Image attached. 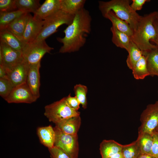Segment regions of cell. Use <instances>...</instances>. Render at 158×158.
Segmentation results:
<instances>
[{
  "label": "cell",
  "mask_w": 158,
  "mask_h": 158,
  "mask_svg": "<svg viewBox=\"0 0 158 158\" xmlns=\"http://www.w3.org/2000/svg\"><path fill=\"white\" fill-rule=\"evenodd\" d=\"M92 20L89 12L84 8L75 15L72 23L63 31L64 37L57 38V41L63 44L59 53L76 52L84 46L91 32Z\"/></svg>",
  "instance_id": "obj_1"
},
{
  "label": "cell",
  "mask_w": 158,
  "mask_h": 158,
  "mask_svg": "<svg viewBox=\"0 0 158 158\" xmlns=\"http://www.w3.org/2000/svg\"><path fill=\"white\" fill-rule=\"evenodd\" d=\"M156 11L141 16L131 39L143 53L157 48L150 41L154 40L157 36L153 22L155 18Z\"/></svg>",
  "instance_id": "obj_2"
},
{
  "label": "cell",
  "mask_w": 158,
  "mask_h": 158,
  "mask_svg": "<svg viewBox=\"0 0 158 158\" xmlns=\"http://www.w3.org/2000/svg\"><path fill=\"white\" fill-rule=\"evenodd\" d=\"M98 4L103 16L108 11H112L118 17L127 22L134 30L136 28L141 16L132 10L129 0L99 1Z\"/></svg>",
  "instance_id": "obj_3"
},
{
  "label": "cell",
  "mask_w": 158,
  "mask_h": 158,
  "mask_svg": "<svg viewBox=\"0 0 158 158\" xmlns=\"http://www.w3.org/2000/svg\"><path fill=\"white\" fill-rule=\"evenodd\" d=\"M75 15L69 14L60 10L44 20L42 29L39 34L33 41L38 42L45 40L58 31L61 25L66 24L68 25L72 22Z\"/></svg>",
  "instance_id": "obj_4"
},
{
  "label": "cell",
  "mask_w": 158,
  "mask_h": 158,
  "mask_svg": "<svg viewBox=\"0 0 158 158\" xmlns=\"http://www.w3.org/2000/svg\"><path fill=\"white\" fill-rule=\"evenodd\" d=\"M80 112L72 109L68 105L66 97L44 107V115L50 122L55 124L68 118L80 116Z\"/></svg>",
  "instance_id": "obj_5"
},
{
  "label": "cell",
  "mask_w": 158,
  "mask_h": 158,
  "mask_svg": "<svg viewBox=\"0 0 158 158\" xmlns=\"http://www.w3.org/2000/svg\"><path fill=\"white\" fill-rule=\"evenodd\" d=\"M53 49L44 40L25 44L22 53L24 60L29 65H32L40 62L44 56L47 53H50Z\"/></svg>",
  "instance_id": "obj_6"
},
{
  "label": "cell",
  "mask_w": 158,
  "mask_h": 158,
  "mask_svg": "<svg viewBox=\"0 0 158 158\" xmlns=\"http://www.w3.org/2000/svg\"><path fill=\"white\" fill-rule=\"evenodd\" d=\"M54 146L66 152L71 158H77L79 152V143L77 135H71L63 133L56 126Z\"/></svg>",
  "instance_id": "obj_7"
},
{
  "label": "cell",
  "mask_w": 158,
  "mask_h": 158,
  "mask_svg": "<svg viewBox=\"0 0 158 158\" xmlns=\"http://www.w3.org/2000/svg\"><path fill=\"white\" fill-rule=\"evenodd\" d=\"M141 123L139 128L138 135L147 133L152 135L158 125V100L148 105L140 117Z\"/></svg>",
  "instance_id": "obj_8"
},
{
  "label": "cell",
  "mask_w": 158,
  "mask_h": 158,
  "mask_svg": "<svg viewBox=\"0 0 158 158\" xmlns=\"http://www.w3.org/2000/svg\"><path fill=\"white\" fill-rule=\"evenodd\" d=\"M0 42V65L7 73L24 59L21 52L13 49L1 40Z\"/></svg>",
  "instance_id": "obj_9"
},
{
  "label": "cell",
  "mask_w": 158,
  "mask_h": 158,
  "mask_svg": "<svg viewBox=\"0 0 158 158\" xmlns=\"http://www.w3.org/2000/svg\"><path fill=\"white\" fill-rule=\"evenodd\" d=\"M37 99L27 83H25L14 87L5 100L9 103L30 104L35 102Z\"/></svg>",
  "instance_id": "obj_10"
},
{
  "label": "cell",
  "mask_w": 158,
  "mask_h": 158,
  "mask_svg": "<svg viewBox=\"0 0 158 158\" xmlns=\"http://www.w3.org/2000/svg\"><path fill=\"white\" fill-rule=\"evenodd\" d=\"M29 67V65L23 59L7 73L8 78L14 87L26 83Z\"/></svg>",
  "instance_id": "obj_11"
},
{
  "label": "cell",
  "mask_w": 158,
  "mask_h": 158,
  "mask_svg": "<svg viewBox=\"0 0 158 158\" xmlns=\"http://www.w3.org/2000/svg\"><path fill=\"white\" fill-rule=\"evenodd\" d=\"M44 23V20H36L29 13L23 35V42L26 44L34 41L40 32Z\"/></svg>",
  "instance_id": "obj_12"
},
{
  "label": "cell",
  "mask_w": 158,
  "mask_h": 158,
  "mask_svg": "<svg viewBox=\"0 0 158 158\" xmlns=\"http://www.w3.org/2000/svg\"><path fill=\"white\" fill-rule=\"evenodd\" d=\"M40 62L35 64L29 65L26 81V83L37 99L40 96Z\"/></svg>",
  "instance_id": "obj_13"
},
{
  "label": "cell",
  "mask_w": 158,
  "mask_h": 158,
  "mask_svg": "<svg viewBox=\"0 0 158 158\" xmlns=\"http://www.w3.org/2000/svg\"><path fill=\"white\" fill-rule=\"evenodd\" d=\"M61 0H46L34 14L33 18L43 20L60 10Z\"/></svg>",
  "instance_id": "obj_14"
},
{
  "label": "cell",
  "mask_w": 158,
  "mask_h": 158,
  "mask_svg": "<svg viewBox=\"0 0 158 158\" xmlns=\"http://www.w3.org/2000/svg\"><path fill=\"white\" fill-rule=\"evenodd\" d=\"M81 124L80 116L73 117L55 124V126L64 133L77 135Z\"/></svg>",
  "instance_id": "obj_15"
},
{
  "label": "cell",
  "mask_w": 158,
  "mask_h": 158,
  "mask_svg": "<svg viewBox=\"0 0 158 158\" xmlns=\"http://www.w3.org/2000/svg\"><path fill=\"white\" fill-rule=\"evenodd\" d=\"M29 14V13H26L23 14L10 24L6 28L23 42V35Z\"/></svg>",
  "instance_id": "obj_16"
},
{
  "label": "cell",
  "mask_w": 158,
  "mask_h": 158,
  "mask_svg": "<svg viewBox=\"0 0 158 158\" xmlns=\"http://www.w3.org/2000/svg\"><path fill=\"white\" fill-rule=\"evenodd\" d=\"M37 134L40 142L48 149L54 146L55 133L51 126L38 127L37 129Z\"/></svg>",
  "instance_id": "obj_17"
},
{
  "label": "cell",
  "mask_w": 158,
  "mask_h": 158,
  "mask_svg": "<svg viewBox=\"0 0 158 158\" xmlns=\"http://www.w3.org/2000/svg\"><path fill=\"white\" fill-rule=\"evenodd\" d=\"M103 16L109 20L118 30L122 32L130 37L133 35L134 30L130 25L126 21L118 17L111 11L105 14Z\"/></svg>",
  "instance_id": "obj_18"
},
{
  "label": "cell",
  "mask_w": 158,
  "mask_h": 158,
  "mask_svg": "<svg viewBox=\"0 0 158 158\" xmlns=\"http://www.w3.org/2000/svg\"><path fill=\"white\" fill-rule=\"evenodd\" d=\"M123 145L113 140H103L99 150L102 158H109L112 155L122 152Z\"/></svg>",
  "instance_id": "obj_19"
},
{
  "label": "cell",
  "mask_w": 158,
  "mask_h": 158,
  "mask_svg": "<svg viewBox=\"0 0 158 158\" xmlns=\"http://www.w3.org/2000/svg\"><path fill=\"white\" fill-rule=\"evenodd\" d=\"M110 30L112 33V42L116 47L125 49L127 51L131 41L130 37L118 30L112 25Z\"/></svg>",
  "instance_id": "obj_20"
},
{
  "label": "cell",
  "mask_w": 158,
  "mask_h": 158,
  "mask_svg": "<svg viewBox=\"0 0 158 158\" xmlns=\"http://www.w3.org/2000/svg\"><path fill=\"white\" fill-rule=\"evenodd\" d=\"M0 40L13 49L22 52L25 44L6 29L0 30Z\"/></svg>",
  "instance_id": "obj_21"
},
{
  "label": "cell",
  "mask_w": 158,
  "mask_h": 158,
  "mask_svg": "<svg viewBox=\"0 0 158 158\" xmlns=\"http://www.w3.org/2000/svg\"><path fill=\"white\" fill-rule=\"evenodd\" d=\"M146 57L150 75L158 76V47L143 53Z\"/></svg>",
  "instance_id": "obj_22"
},
{
  "label": "cell",
  "mask_w": 158,
  "mask_h": 158,
  "mask_svg": "<svg viewBox=\"0 0 158 158\" xmlns=\"http://www.w3.org/2000/svg\"><path fill=\"white\" fill-rule=\"evenodd\" d=\"M86 1L85 0H61L60 10L75 15L84 8Z\"/></svg>",
  "instance_id": "obj_23"
},
{
  "label": "cell",
  "mask_w": 158,
  "mask_h": 158,
  "mask_svg": "<svg viewBox=\"0 0 158 158\" xmlns=\"http://www.w3.org/2000/svg\"><path fill=\"white\" fill-rule=\"evenodd\" d=\"M132 70L133 76L136 80H142L150 75L147 68L146 57L142 55Z\"/></svg>",
  "instance_id": "obj_24"
},
{
  "label": "cell",
  "mask_w": 158,
  "mask_h": 158,
  "mask_svg": "<svg viewBox=\"0 0 158 158\" xmlns=\"http://www.w3.org/2000/svg\"><path fill=\"white\" fill-rule=\"evenodd\" d=\"M127 51L128 54L126 62L128 68L132 70L137 62L142 56V52L132 40Z\"/></svg>",
  "instance_id": "obj_25"
},
{
  "label": "cell",
  "mask_w": 158,
  "mask_h": 158,
  "mask_svg": "<svg viewBox=\"0 0 158 158\" xmlns=\"http://www.w3.org/2000/svg\"><path fill=\"white\" fill-rule=\"evenodd\" d=\"M25 13H26L19 10L0 12V30L6 29L11 23Z\"/></svg>",
  "instance_id": "obj_26"
},
{
  "label": "cell",
  "mask_w": 158,
  "mask_h": 158,
  "mask_svg": "<svg viewBox=\"0 0 158 158\" xmlns=\"http://www.w3.org/2000/svg\"><path fill=\"white\" fill-rule=\"evenodd\" d=\"M40 1L38 0H16V4L18 10L34 14L41 5Z\"/></svg>",
  "instance_id": "obj_27"
},
{
  "label": "cell",
  "mask_w": 158,
  "mask_h": 158,
  "mask_svg": "<svg viewBox=\"0 0 158 158\" xmlns=\"http://www.w3.org/2000/svg\"><path fill=\"white\" fill-rule=\"evenodd\" d=\"M140 151L141 154H150L153 142L152 135L145 133L138 135L137 139Z\"/></svg>",
  "instance_id": "obj_28"
},
{
  "label": "cell",
  "mask_w": 158,
  "mask_h": 158,
  "mask_svg": "<svg viewBox=\"0 0 158 158\" xmlns=\"http://www.w3.org/2000/svg\"><path fill=\"white\" fill-rule=\"evenodd\" d=\"M121 152L124 158H138L141 152L137 140L123 145Z\"/></svg>",
  "instance_id": "obj_29"
},
{
  "label": "cell",
  "mask_w": 158,
  "mask_h": 158,
  "mask_svg": "<svg viewBox=\"0 0 158 158\" xmlns=\"http://www.w3.org/2000/svg\"><path fill=\"white\" fill-rule=\"evenodd\" d=\"M87 90V88L86 86L81 84L76 85L73 89L75 96L84 109H86L87 107L86 96Z\"/></svg>",
  "instance_id": "obj_30"
},
{
  "label": "cell",
  "mask_w": 158,
  "mask_h": 158,
  "mask_svg": "<svg viewBox=\"0 0 158 158\" xmlns=\"http://www.w3.org/2000/svg\"><path fill=\"white\" fill-rule=\"evenodd\" d=\"M14 87L8 77L0 78V95L5 100Z\"/></svg>",
  "instance_id": "obj_31"
},
{
  "label": "cell",
  "mask_w": 158,
  "mask_h": 158,
  "mask_svg": "<svg viewBox=\"0 0 158 158\" xmlns=\"http://www.w3.org/2000/svg\"><path fill=\"white\" fill-rule=\"evenodd\" d=\"M16 0H0V12H7L18 10Z\"/></svg>",
  "instance_id": "obj_32"
},
{
  "label": "cell",
  "mask_w": 158,
  "mask_h": 158,
  "mask_svg": "<svg viewBox=\"0 0 158 158\" xmlns=\"http://www.w3.org/2000/svg\"><path fill=\"white\" fill-rule=\"evenodd\" d=\"M48 150L51 158H71L63 150L56 146H54Z\"/></svg>",
  "instance_id": "obj_33"
},
{
  "label": "cell",
  "mask_w": 158,
  "mask_h": 158,
  "mask_svg": "<svg viewBox=\"0 0 158 158\" xmlns=\"http://www.w3.org/2000/svg\"><path fill=\"white\" fill-rule=\"evenodd\" d=\"M152 135L153 142L150 154L156 158H158V132L155 130Z\"/></svg>",
  "instance_id": "obj_34"
},
{
  "label": "cell",
  "mask_w": 158,
  "mask_h": 158,
  "mask_svg": "<svg viewBox=\"0 0 158 158\" xmlns=\"http://www.w3.org/2000/svg\"><path fill=\"white\" fill-rule=\"evenodd\" d=\"M66 102L68 105L72 109L78 111L80 108V104L77 98L71 97V94L66 97Z\"/></svg>",
  "instance_id": "obj_35"
},
{
  "label": "cell",
  "mask_w": 158,
  "mask_h": 158,
  "mask_svg": "<svg viewBox=\"0 0 158 158\" xmlns=\"http://www.w3.org/2000/svg\"><path fill=\"white\" fill-rule=\"evenodd\" d=\"M132 3L130 6L131 8L134 11L140 10L142 8L143 5L146 2L150 1L148 0H133Z\"/></svg>",
  "instance_id": "obj_36"
},
{
  "label": "cell",
  "mask_w": 158,
  "mask_h": 158,
  "mask_svg": "<svg viewBox=\"0 0 158 158\" xmlns=\"http://www.w3.org/2000/svg\"><path fill=\"white\" fill-rule=\"evenodd\" d=\"M153 24L156 30L157 36L156 38L152 41L154 43L156 44V45L158 47V22L155 19V18L153 22Z\"/></svg>",
  "instance_id": "obj_37"
},
{
  "label": "cell",
  "mask_w": 158,
  "mask_h": 158,
  "mask_svg": "<svg viewBox=\"0 0 158 158\" xmlns=\"http://www.w3.org/2000/svg\"><path fill=\"white\" fill-rule=\"evenodd\" d=\"M8 77L6 72L2 67L0 65V78H3Z\"/></svg>",
  "instance_id": "obj_38"
},
{
  "label": "cell",
  "mask_w": 158,
  "mask_h": 158,
  "mask_svg": "<svg viewBox=\"0 0 158 158\" xmlns=\"http://www.w3.org/2000/svg\"><path fill=\"white\" fill-rule=\"evenodd\" d=\"M138 158H156L151 154H141Z\"/></svg>",
  "instance_id": "obj_39"
},
{
  "label": "cell",
  "mask_w": 158,
  "mask_h": 158,
  "mask_svg": "<svg viewBox=\"0 0 158 158\" xmlns=\"http://www.w3.org/2000/svg\"><path fill=\"white\" fill-rule=\"evenodd\" d=\"M109 158H124V157L121 152L115 154Z\"/></svg>",
  "instance_id": "obj_40"
},
{
  "label": "cell",
  "mask_w": 158,
  "mask_h": 158,
  "mask_svg": "<svg viewBox=\"0 0 158 158\" xmlns=\"http://www.w3.org/2000/svg\"><path fill=\"white\" fill-rule=\"evenodd\" d=\"M155 19L158 22V10L156 11V13L155 16Z\"/></svg>",
  "instance_id": "obj_41"
},
{
  "label": "cell",
  "mask_w": 158,
  "mask_h": 158,
  "mask_svg": "<svg viewBox=\"0 0 158 158\" xmlns=\"http://www.w3.org/2000/svg\"><path fill=\"white\" fill-rule=\"evenodd\" d=\"M155 130L158 132V125Z\"/></svg>",
  "instance_id": "obj_42"
},
{
  "label": "cell",
  "mask_w": 158,
  "mask_h": 158,
  "mask_svg": "<svg viewBox=\"0 0 158 158\" xmlns=\"http://www.w3.org/2000/svg\"></svg>",
  "instance_id": "obj_43"
}]
</instances>
